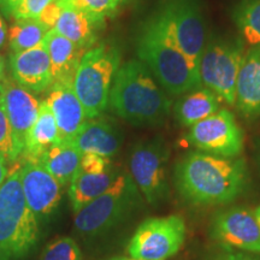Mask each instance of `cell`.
Wrapping results in <instances>:
<instances>
[{
  "instance_id": "1",
  "label": "cell",
  "mask_w": 260,
  "mask_h": 260,
  "mask_svg": "<svg viewBox=\"0 0 260 260\" xmlns=\"http://www.w3.org/2000/svg\"><path fill=\"white\" fill-rule=\"evenodd\" d=\"M172 182L178 195L193 206H228L246 191L249 172L241 157L193 151L175 164Z\"/></svg>"
},
{
  "instance_id": "2",
  "label": "cell",
  "mask_w": 260,
  "mask_h": 260,
  "mask_svg": "<svg viewBox=\"0 0 260 260\" xmlns=\"http://www.w3.org/2000/svg\"><path fill=\"white\" fill-rule=\"evenodd\" d=\"M109 106L129 124L158 128L168 121L172 102L151 70L141 60L130 59L113 79Z\"/></svg>"
},
{
  "instance_id": "3",
  "label": "cell",
  "mask_w": 260,
  "mask_h": 260,
  "mask_svg": "<svg viewBox=\"0 0 260 260\" xmlns=\"http://www.w3.org/2000/svg\"><path fill=\"white\" fill-rule=\"evenodd\" d=\"M136 53L170 95L180 96L203 86L199 69L182 52L159 10L140 28Z\"/></svg>"
},
{
  "instance_id": "4",
  "label": "cell",
  "mask_w": 260,
  "mask_h": 260,
  "mask_svg": "<svg viewBox=\"0 0 260 260\" xmlns=\"http://www.w3.org/2000/svg\"><path fill=\"white\" fill-rule=\"evenodd\" d=\"M18 165L0 186V260H19L39 240V223L25 201Z\"/></svg>"
},
{
  "instance_id": "5",
  "label": "cell",
  "mask_w": 260,
  "mask_h": 260,
  "mask_svg": "<svg viewBox=\"0 0 260 260\" xmlns=\"http://www.w3.org/2000/svg\"><path fill=\"white\" fill-rule=\"evenodd\" d=\"M142 203L141 193L129 172H122L115 184L76 213L75 232L99 237L125 223Z\"/></svg>"
},
{
  "instance_id": "6",
  "label": "cell",
  "mask_w": 260,
  "mask_h": 260,
  "mask_svg": "<svg viewBox=\"0 0 260 260\" xmlns=\"http://www.w3.org/2000/svg\"><path fill=\"white\" fill-rule=\"evenodd\" d=\"M121 67V51L109 44L90 48L76 71L74 90L88 119L103 115L109 106L113 79Z\"/></svg>"
},
{
  "instance_id": "7",
  "label": "cell",
  "mask_w": 260,
  "mask_h": 260,
  "mask_svg": "<svg viewBox=\"0 0 260 260\" xmlns=\"http://www.w3.org/2000/svg\"><path fill=\"white\" fill-rule=\"evenodd\" d=\"M245 52L242 38L219 37L211 38L201 54V83L229 106H235L237 76Z\"/></svg>"
},
{
  "instance_id": "8",
  "label": "cell",
  "mask_w": 260,
  "mask_h": 260,
  "mask_svg": "<svg viewBox=\"0 0 260 260\" xmlns=\"http://www.w3.org/2000/svg\"><path fill=\"white\" fill-rule=\"evenodd\" d=\"M169 158L170 149L160 136L140 141L129 152L130 176L146 203L153 207L161 206L170 198Z\"/></svg>"
},
{
  "instance_id": "9",
  "label": "cell",
  "mask_w": 260,
  "mask_h": 260,
  "mask_svg": "<svg viewBox=\"0 0 260 260\" xmlns=\"http://www.w3.org/2000/svg\"><path fill=\"white\" fill-rule=\"evenodd\" d=\"M186 235V222L181 216L151 217L135 230L126 252L136 259L167 260L180 252Z\"/></svg>"
},
{
  "instance_id": "10",
  "label": "cell",
  "mask_w": 260,
  "mask_h": 260,
  "mask_svg": "<svg viewBox=\"0 0 260 260\" xmlns=\"http://www.w3.org/2000/svg\"><path fill=\"white\" fill-rule=\"evenodd\" d=\"M186 140L197 151L222 158L240 157L245 147L243 130L228 109H219L190 126Z\"/></svg>"
},
{
  "instance_id": "11",
  "label": "cell",
  "mask_w": 260,
  "mask_h": 260,
  "mask_svg": "<svg viewBox=\"0 0 260 260\" xmlns=\"http://www.w3.org/2000/svg\"><path fill=\"white\" fill-rule=\"evenodd\" d=\"M210 239L224 248L260 255V225L254 210L228 206L211 217Z\"/></svg>"
},
{
  "instance_id": "12",
  "label": "cell",
  "mask_w": 260,
  "mask_h": 260,
  "mask_svg": "<svg viewBox=\"0 0 260 260\" xmlns=\"http://www.w3.org/2000/svg\"><path fill=\"white\" fill-rule=\"evenodd\" d=\"M159 12L182 52L199 69L206 34L197 0H164Z\"/></svg>"
},
{
  "instance_id": "13",
  "label": "cell",
  "mask_w": 260,
  "mask_h": 260,
  "mask_svg": "<svg viewBox=\"0 0 260 260\" xmlns=\"http://www.w3.org/2000/svg\"><path fill=\"white\" fill-rule=\"evenodd\" d=\"M40 104L31 92L19 86L14 80L0 81V106L11 124L18 158L23 153L25 139L37 119Z\"/></svg>"
},
{
  "instance_id": "14",
  "label": "cell",
  "mask_w": 260,
  "mask_h": 260,
  "mask_svg": "<svg viewBox=\"0 0 260 260\" xmlns=\"http://www.w3.org/2000/svg\"><path fill=\"white\" fill-rule=\"evenodd\" d=\"M19 174L29 209L38 220L48 218L60 204L61 184L39 162L23 161Z\"/></svg>"
},
{
  "instance_id": "15",
  "label": "cell",
  "mask_w": 260,
  "mask_h": 260,
  "mask_svg": "<svg viewBox=\"0 0 260 260\" xmlns=\"http://www.w3.org/2000/svg\"><path fill=\"white\" fill-rule=\"evenodd\" d=\"M12 80L32 93H41L53 84L51 59L46 41L30 50L15 52L10 56Z\"/></svg>"
},
{
  "instance_id": "16",
  "label": "cell",
  "mask_w": 260,
  "mask_h": 260,
  "mask_svg": "<svg viewBox=\"0 0 260 260\" xmlns=\"http://www.w3.org/2000/svg\"><path fill=\"white\" fill-rule=\"evenodd\" d=\"M45 102L50 106L57 122L60 141H73L88 121L74 87L53 84Z\"/></svg>"
},
{
  "instance_id": "17",
  "label": "cell",
  "mask_w": 260,
  "mask_h": 260,
  "mask_svg": "<svg viewBox=\"0 0 260 260\" xmlns=\"http://www.w3.org/2000/svg\"><path fill=\"white\" fill-rule=\"evenodd\" d=\"M235 107L242 118H260V46L245 52L236 83Z\"/></svg>"
},
{
  "instance_id": "18",
  "label": "cell",
  "mask_w": 260,
  "mask_h": 260,
  "mask_svg": "<svg viewBox=\"0 0 260 260\" xmlns=\"http://www.w3.org/2000/svg\"><path fill=\"white\" fill-rule=\"evenodd\" d=\"M61 12L54 29L84 51L94 47L105 21L96 18L76 4L75 0H60Z\"/></svg>"
},
{
  "instance_id": "19",
  "label": "cell",
  "mask_w": 260,
  "mask_h": 260,
  "mask_svg": "<svg viewBox=\"0 0 260 260\" xmlns=\"http://www.w3.org/2000/svg\"><path fill=\"white\" fill-rule=\"evenodd\" d=\"M122 142V132L115 121L99 116L88 119L71 144L82 154L94 153L110 159L118 154Z\"/></svg>"
},
{
  "instance_id": "20",
  "label": "cell",
  "mask_w": 260,
  "mask_h": 260,
  "mask_svg": "<svg viewBox=\"0 0 260 260\" xmlns=\"http://www.w3.org/2000/svg\"><path fill=\"white\" fill-rule=\"evenodd\" d=\"M45 41L51 59L53 84L73 86L76 71L87 51L63 37L56 29L47 32Z\"/></svg>"
},
{
  "instance_id": "21",
  "label": "cell",
  "mask_w": 260,
  "mask_h": 260,
  "mask_svg": "<svg viewBox=\"0 0 260 260\" xmlns=\"http://www.w3.org/2000/svg\"><path fill=\"white\" fill-rule=\"evenodd\" d=\"M220 103L216 93L201 86L180 95L174 104L172 112L178 124L190 128L218 111Z\"/></svg>"
},
{
  "instance_id": "22",
  "label": "cell",
  "mask_w": 260,
  "mask_h": 260,
  "mask_svg": "<svg viewBox=\"0 0 260 260\" xmlns=\"http://www.w3.org/2000/svg\"><path fill=\"white\" fill-rule=\"evenodd\" d=\"M122 172L117 168H109L103 172L88 174L79 171L69 187V199L75 213L82 210L106 190H109L118 180Z\"/></svg>"
},
{
  "instance_id": "23",
  "label": "cell",
  "mask_w": 260,
  "mask_h": 260,
  "mask_svg": "<svg viewBox=\"0 0 260 260\" xmlns=\"http://www.w3.org/2000/svg\"><path fill=\"white\" fill-rule=\"evenodd\" d=\"M60 142L57 122L46 102L40 104L37 119L29 130L23 153V161L38 162L48 148Z\"/></svg>"
},
{
  "instance_id": "24",
  "label": "cell",
  "mask_w": 260,
  "mask_h": 260,
  "mask_svg": "<svg viewBox=\"0 0 260 260\" xmlns=\"http://www.w3.org/2000/svg\"><path fill=\"white\" fill-rule=\"evenodd\" d=\"M82 153L71 142L60 141L48 148L38 162L65 187L71 183L80 169Z\"/></svg>"
},
{
  "instance_id": "25",
  "label": "cell",
  "mask_w": 260,
  "mask_h": 260,
  "mask_svg": "<svg viewBox=\"0 0 260 260\" xmlns=\"http://www.w3.org/2000/svg\"><path fill=\"white\" fill-rule=\"evenodd\" d=\"M50 31L37 18H18L9 30V45L12 53L30 50L40 45Z\"/></svg>"
},
{
  "instance_id": "26",
  "label": "cell",
  "mask_w": 260,
  "mask_h": 260,
  "mask_svg": "<svg viewBox=\"0 0 260 260\" xmlns=\"http://www.w3.org/2000/svg\"><path fill=\"white\" fill-rule=\"evenodd\" d=\"M233 19L247 44L260 46V0H242L234 10Z\"/></svg>"
},
{
  "instance_id": "27",
  "label": "cell",
  "mask_w": 260,
  "mask_h": 260,
  "mask_svg": "<svg viewBox=\"0 0 260 260\" xmlns=\"http://www.w3.org/2000/svg\"><path fill=\"white\" fill-rule=\"evenodd\" d=\"M40 260H82V252L74 239L63 236L45 247Z\"/></svg>"
},
{
  "instance_id": "28",
  "label": "cell",
  "mask_w": 260,
  "mask_h": 260,
  "mask_svg": "<svg viewBox=\"0 0 260 260\" xmlns=\"http://www.w3.org/2000/svg\"><path fill=\"white\" fill-rule=\"evenodd\" d=\"M0 155L9 164H12L18 159L15 149L11 124H10L8 116L5 115L2 106H0Z\"/></svg>"
},
{
  "instance_id": "29",
  "label": "cell",
  "mask_w": 260,
  "mask_h": 260,
  "mask_svg": "<svg viewBox=\"0 0 260 260\" xmlns=\"http://www.w3.org/2000/svg\"><path fill=\"white\" fill-rule=\"evenodd\" d=\"M75 2L96 18L105 21V18L116 14L124 0H75Z\"/></svg>"
},
{
  "instance_id": "30",
  "label": "cell",
  "mask_w": 260,
  "mask_h": 260,
  "mask_svg": "<svg viewBox=\"0 0 260 260\" xmlns=\"http://www.w3.org/2000/svg\"><path fill=\"white\" fill-rule=\"evenodd\" d=\"M53 0H22L12 17L18 18H37Z\"/></svg>"
},
{
  "instance_id": "31",
  "label": "cell",
  "mask_w": 260,
  "mask_h": 260,
  "mask_svg": "<svg viewBox=\"0 0 260 260\" xmlns=\"http://www.w3.org/2000/svg\"><path fill=\"white\" fill-rule=\"evenodd\" d=\"M111 167V161H110L109 158L102 157V155H98L94 153H83L82 158H81L79 171L88 172V174H95V172L105 171Z\"/></svg>"
},
{
  "instance_id": "32",
  "label": "cell",
  "mask_w": 260,
  "mask_h": 260,
  "mask_svg": "<svg viewBox=\"0 0 260 260\" xmlns=\"http://www.w3.org/2000/svg\"><path fill=\"white\" fill-rule=\"evenodd\" d=\"M61 12V2L60 0H53L44 11L38 16L37 19L40 23L46 27L48 30L54 29Z\"/></svg>"
},
{
  "instance_id": "33",
  "label": "cell",
  "mask_w": 260,
  "mask_h": 260,
  "mask_svg": "<svg viewBox=\"0 0 260 260\" xmlns=\"http://www.w3.org/2000/svg\"><path fill=\"white\" fill-rule=\"evenodd\" d=\"M206 260H260V255L220 247L219 251L214 252Z\"/></svg>"
},
{
  "instance_id": "34",
  "label": "cell",
  "mask_w": 260,
  "mask_h": 260,
  "mask_svg": "<svg viewBox=\"0 0 260 260\" xmlns=\"http://www.w3.org/2000/svg\"><path fill=\"white\" fill-rule=\"evenodd\" d=\"M21 3L22 0H0V11L5 17H12Z\"/></svg>"
},
{
  "instance_id": "35",
  "label": "cell",
  "mask_w": 260,
  "mask_h": 260,
  "mask_svg": "<svg viewBox=\"0 0 260 260\" xmlns=\"http://www.w3.org/2000/svg\"><path fill=\"white\" fill-rule=\"evenodd\" d=\"M6 39H8V29H6L4 18H3L2 14H0V48L4 46Z\"/></svg>"
},
{
  "instance_id": "36",
  "label": "cell",
  "mask_w": 260,
  "mask_h": 260,
  "mask_svg": "<svg viewBox=\"0 0 260 260\" xmlns=\"http://www.w3.org/2000/svg\"><path fill=\"white\" fill-rule=\"evenodd\" d=\"M6 176H8V169H6V161L5 159L0 155V186L3 184V182L5 181Z\"/></svg>"
},
{
  "instance_id": "37",
  "label": "cell",
  "mask_w": 260,
  "mask_h": 260,
  "mask_svg": "<svg viewBox=\"0 0 260 260\" xmlns=\"http://www.w3.org/2000/svg\"><path fill=\"white\" fill-rule=\"evenodd\" d=\"M255 162H256V167H258L259 172H260V140L256 142V145H255Z\"/></svg>"
},
{
  "instance_id": "38",
  "label": "cell",
  "mask_w": 260,
  "mask_h": 260,
  "mask_svg": "<svg viewBox=\"0 0 260 260\" xmlns=\"http://www.w3.org/2000/svg\"><path fill=\"white\" fill-rule=\"evenodd\" d=\"M107 260H146V259H136V258H132V256H113V258H110Z\"/></svg>"
},
{
  "instance_id": "39",
  "label": "cell",
  "mask_w": 260,
  "mask_h": 260,
  "mask_svg": "<svg viewBox=\"0 0 260 260\" xmlns=\"http://www.w3.org/2000/svg\"><path fill=\"white\" fill-rule=\"evenodd\" d=\"M4 80V61L0 57V81Z\"/></svg>"
},
{
  "instance_id": "40",
  "label": "cell",
  "mask_w": 260,
  "mask_h": 260,
  "mask_svg": "<svg viewBox=\"0 0 260 260\" xmlns=\"http://www.w3.org/2000/svg\"><path fill=\"white\" fill-rule=\"evenodd\" d=\"M254 212H255L256 219H258V223H259V225H260V204L254 209Z\"/></svg>"
}]
</instances>
